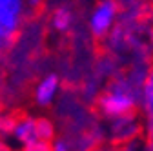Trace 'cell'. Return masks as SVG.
<instances>
[{
	"mask_svg": "<svg viewBox=\"0 0 153 151\" xmlns=\"http://www.w3.org/2000/svg\"><path fill=\"white\" fill-rule=\"evenodd\" d=\"M93 106L99 115L113 120V118L126 117V115H137L139 102L135 98H131L129 95H124V93L104 89L102 93H99V97Z\"/></svg>",
	"mask_w": 153,
	"mask_h": 151,
	"instance_id": "1",
	"label": "cell"
},
{
	"mask_svg": "<svg viewBox=\"0 0 153 151\" xmlns=\"http://www.w3.org/2000/svg\"><path fill=\"white\" fill-rule=\"evenodd\" d=\"M119 11L120 6L117 0H99V4L95 6L89 16V35L95 42L106 40Z\"/></svg>",
	"mask_w": 153,
	"mask_h": 151,
	"instance_id": "2",
	"label": "cell"
},
{
	"mask_svg": "<svg viewBox=\"0 0 153 151\" xmlns=\"http://www.w3.org/2000/svg\"><path fill=\"white\" fill-rule=\"evenodd\" d=\"M140 135H142V126L137 120V115H126L111 120L106 138L113 146H122L139 140Z\"/></svg>",
	"mask_w": 153,
	"mask_h": 151,
	"instance_id": "3",
	"label": "cell"
},
{
	"mask_svg": "<svg viewBox=\"0 0 153 151\" xmlns=\"http://www.w3.org/2000/svg\"><path fill=\"white\" fill-rule=\"evenodd\" d=\"M22 24V0H0V26L20 33Z\"/></svg>",
	"mask_w": 153,
	"mask_h": 151,
	"instance_id": "4",
	"label": "cell"
},
{
	"mask_svg": "<svg viewBox=\"0 0 153 151\" xmlns=\"http://www.w3.org/2000/svg\"><path fill=\"white\" fill-rule=\"evenodd\" d=\"M75 24V9L73 2H62L51 11V27L56 33L68 35Z\"/></svg>",
	"mask_w": 153,
	"mask_h": 151,
	"instance_id": "5",
	"label": "cell"
},
{
	"mask_svg": "<svg viewBox=\"0 0 153 151\" xmlns=\"http://www.w3.org/2000/svg\"><path fill=\"white\" fill-rule=\"evenodd\" d=\"M59 84H60V78H59V75L56 73H48L46 77L38 82L36 89H35V102L38 106H42V107H48L55 95H56V91H59Z\"/></svg>",
	"mask_w": 153,
	"mask_h": 151,
	"instance_id": "6",
	"label": "cell"
},
{
	"mask_svg": "<svg viewBox=\"0 0 153 151\" xmlns=\"http://www.w3.org/2000/svg\"><path fill=\"white\" fill-rule=\"evenodd\" d=\"M13 137L20 142V144H31V142H36V140H40L38 138V133H36V124H35V118L29 117V115H24L20 118V122H18L16 129H15V133Z\"/></svg>",
	"mask_w": 153,
	"mask_h": 151,
	"instance_id": "7",
	"label": "cell"
},
{
	"mask_svg": "<svg viewBox=\"0 0 153 151\" xmlns=\"http://www.w3.org/2000/svg\"><path fill=\"white\" fill-rule=\"evenodd\" d=\"M26 115L24 111L20 109H13V111H7V113H0V137H9L15 133V129L20 122V118Z\"/></svg>",
	"mask_w": 153,
	"mask_h": 151,
	"instance_id": "8",
	"label": "cell"
},
{
	"mask_svg": "<svg viewBox=\"0 0 153 151\" xmlns=\"http://www.w3.org/2000/svg\"><path fill=\"white\" fill-rule=\"evenodd\" d=\"M35 124H36V133H38V138L40 140H49L53 142L55 140V122L48 117H38L35 118Z\"/></svg>",
	"mask_w": 153,
	"mask_h": 151,
	"instance_id": "9",
	"label": "cell"
},
{
	"mask_svg": "<svg viewBox=\"0 0 153 151\" xmlns=\"http://www.w3.org/2000/svg\"><path fill=\"white\" fill-rule=\"evenodd\" d=\"M142 106L148 117H153V66L146 77L144 87H142Z\"/></svg>",
	"mask_w": 153,
	"mask_h": 151,
	"instance_id": "10",
	"label": "cell"
},
{
	"mask_svg": "<svg viewBox=\"0 0 153 151\" xmlns=\"http://www.w3.org/2000/svg\"><path fill=\"white\" fill-rule=\"evenodd\" d=\"M18 35L20 33H13V31H7L6 27L0 26V60L4 58V56L13 49L16 38H18Z\"/></svg>",
	"mask_w": 153,
	"mask_h": 151,
	"instance_id": "11",
	"label": "cell"
},
{
	"mask_svg": "<svg viewBox=\"0 0 153 151\" xmlns=\"http://www.w3.org/2000/svg\"><path fill=\"white\" fill-rule=\"evenodd\" d=\"M22 151H53V142L49 140H36L31 144H26Z\"/></svg>",
	"mask_w": 153,
	"mask_h": 151,
	"instance_id": "12",
	"label": "cell"
},
{
	"mask_svg": "<svg viewBox=\"0 0 153 151\" xmlns=\"http://www.w3.org/2000/svg\"><path fill=\"white\" fill-rule=\"evenodd\" d=\"M53 151H73V147L64 137H59L53 140Z\"/></svg>",
	"mask_w": 153,
	"mask_h": 151,
	"instance_id": "13",
	"label": "cell"
},
{
	"mask_svg": "<svg viewBox=\"0 0 153 151\" xmlns=\"http://www.w3.org/2000/svg\"><path fill=\"white\" fill-rule=\"evenodd\" d=\"M0 151H13V149H11V146H9L2 137H0Z\"/></svg>",
	"mask_w": 153,
	"mask_h": 151,
	"instance_id": "14",
	"label": "cell"
},
{
	"mask_svg": "<svg viewBox=\"0 0 153 151\" xmlns=\"http://www.w3.org/2000/svg\"><path fill=\"white\" fill-rule=\"evenodd\" d=\"M29 4H31V7H38L40 6V0H29Z\"/></svg>",
	"mask_w": 153,
	"mask_h": 151,
	"instance_id": "15",
	"label": "cell"
},
{
	"mask_svg": "<svg viewBox=\"0 0 153 151\" xmlns=\"http://www.w3.org/2000/svg\"><path fill=\"white\" fill-rule=\"evenodd\" d=\"M2 109H4V106H2V104H0V113H2Z\"/></svg>",
	"mask_w": 153,
	"mask_h": 151,
	"instance_id": "16",
	"label": "cell"
}]
</instances>
